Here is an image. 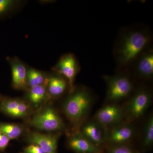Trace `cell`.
Here are the masks:
<instances>
[{"mask_svg":"<svg viewBox=\"0 0 153 153\" xmlns=\"http://www.w3.org/2000/svg\"><path fill=\"white\" fill-rule=\"evenodd\" d=\"M136 131V130L133 123L125 121L111 128L108 129L105 147L131 144V142L135 135Z\"/></svg>","mask_w":153,"mask_h":153,"instance_id":"ba28073f","label":"cell"},{"mask_svg":"<svg viewBox=\"0 0 153 153\" xmlns=\"http://www.w3.org/2000/svg\"><path fill=\"white\" fill-rule=\"evenodd\" d=\"M48 76L43 71L27 66L28 88L44 84L47 81Z\"/></svg>","mask_w":153,"mask_h":153,"instance_id":"ac0fdd59","label":"cell"},{"mask_svg":"<svg viewBox=\"0 0 153 153\" xmlns=\"http://www.w3.org/2000/svg\"><path fill=\"white\" fill-rule=\"evenodd\" d=\"M152 93L150 88L140 85L135 88L123 107L124 121L133 123L142 117L151 104Z\"/></svg>","mask_w":153,"mask_h":153,"instance_id":"277c9868","label":"cell"},{"mask_svg":"<svg viewBox=\"0 0 153 153\" xmlns=\"http://www.w3.org/2000/svg\"><path fill=\"white\" fill-rule=\"evenodd\" d=\"M20 2L16 0H0V15L15 9Z\"/></svg>","mask_w":153,"mask_h":153,"instance_id":"44dd1931","label":"cell"},{"mask_svg":"<svg viewBox=\"0 0 153 153\" xmlns=\"http://www.w3.org/2000/svg\"><path fill=\"white\" fill-rule=\"evenodd\" d=\"M152 33L145 28L130 27L121 32L114 48L118 69L129 68L140 55L150 47Z\"/></svg>","mask_w":153,"mask_h":153,"instance_id":"6da1fadb","label":"cell"},{"mask_svg":"<svg viewBox=\"0 0 153 153\" xmlns=\"http://www.w3.org/2000/svg\"><path fill=\"white\" fill-rule=\"evenodd\" d=\"M106 84L105 102L120 104L131 96L135 89L134 84L129 68L118 69L114 75H105Z\"/></svg>","mask_w":153,"mask_h":153,"instance_id":"3957f363","label":"cell"},{"mask_svg":"<svg viewBox=\"0 0 153 153\" xmlns=\"http://www.w3.org/2000/svg\"><path fill=\"white\" fill-rule=\"evenodd\" d=\"M67 146L69 149L76 153H104V149L93 145L79 131L71 134L67 141Z\"/></svg>","mask_w":153,"mask_h":153,"instance_id":"7c38bea8","label":"cell"},{"mask_svg":"<svg viewBox=\"0 0 153 153\" xmlns=\"http://www.w3.org/2000/svg\"><path fill=\"white\" fill-rule=\"evenodd\" d=\"M47 81L43 85L30 88L27 89V97L28 102L30 104L37 107L42 104L45 100V99L48 96L47 89Z\"/></svg>","mask_w":153,"mask_h":153,"instance_id":"e0dca14e","label":"cell"},{"mask_svg":"<svg viewBox=\"0 0 153 153\" xmlns=\"http://www.w3.org/2000/svg\"><path fill=\"white\" fill-rule=\"evenodd\" d=\"M80 70L78 60L75 55L71 53H66L62 55L53 68L54 72L63 76L68 81V93L72 92L75 88L74 82Z\"/></svg>","mask_w":153,"mask_h":153,"instance_id":"8992f818","label":"cell"},{"mask_svg":"<svg viewBox=\"0 0 153 153\" xmlns=\"http://www.w3.org/2000/svg\"><path fill=\"white\" fill-rule=\"evenodd\" d=\"M0 131L7 136L10 140H16L22 135L24 128L18 124L1 123Z\"/></svg>","mask_w":153,"mask_h":153,"instance_id":"d6986e66","label":"cell"},{"mask_svg":"<svg viewBox=\"0 0 153 153\" xmlns=\"http://www.w3.org/2000/svg\"><path fill=\"white\" fill-rule=\"evenodd\" d=\"M143 135L140 145V152L150 150L153 144V115L151 114L146 120L143 128Z\"/></svg>","mask_w":153,"mask_h":153,"instance_id":"2e32d148","label":"cell"},{"mask_svg":"<svg viewBox=\"0 0 153 153\" xmlns=\"http://www.w3.org/2000/svg\"><path fill=\"white\" fill-rule=\"evenodd\" d=\"M47 89L49 97L58 98L63 96L67 91H69L68 81L63 76L54 72L48 76Z\"/></svg>","mask_w":153,"mask_h":153,"instance_id":"9a60e30c","label":"cell"},{"mask_svg":"<svg viewBox=\"0 0 153 153\" xmlns=\"http://www.w3.org/2000/svg\"><path fill=\"white\" fill-rule=\"evenodd\" d=\"M30 125L40 130L59 132L63 129L62 118L52 106H47L36 113L30 122Z\"/></svg>","mask_w":153,"mask_h":153,"instance_id":"5b68a950","label":"cell"},{"mask_svg":"<svg viewBox=\"0 0 153 153\" xmlns=\"http://www.w3.org/2000/svg\"><path fill=\"white\" fill-rule=\"evenodd\" d=\"M7 60L12 71L13 87L16 90H27V66L17 57H8Z\"/></svg>","mask_w":153,"mask_h":153,"instance_id":"8fae6325","label":"cell"},{"mask_svg":"<svg viewBox=\"0 0 153 153\" xmlns=\"http://www.w3.org/2000/svg\"><path fill=\"white\" fill-rule=\"evenodd\" d=\"M94 119L108 129L124 122L123 107L118 103H106L98 110Z\"/></svg>","mask_w":153,"mask_h":153,"instance_id":"52a82bcc","label":"cell"},{"mask_svg":"<svg viewBox=\"0 0 153 153\" xmlns=\"http://www.w3.org/2000/svg\"><path fill=\"white\" fill-rule=\"evenodd\" d=\"M7 136L0 131V151L4 150L8 146L10 141Z\"/></svg>","mask_w":153,"mask_h":153,"instance_id":"603a6c76","label":"cell"},{"mask_svg":"<svg viewBox=\"0 0 153 153\" xmlns=\"http://www.w3.org/2000/svg\"><path fill=\"white\" fill-rule=\"evenodd\" d=\"M79 131L96 146L104 149L108 131L106 128L93 119L85 121Z\"/></svg>","mask_w":153,"mask_h":153,"instance_id":"9c48e42d","label":"cell"},{"mask_svg":"<svg viewBox=\"0 0 153 153\" xmlns=\"http://www.w3.org/2000/svg\"><path fill=\"white\" fill-rule=\"evenodd\" d=\"M20 153H45L41 147L36 144H31L25 147Z\"/></svg>","mask_w":153,"mask_h":153,"instance_id":"7402d4cb","label":"cell"},{"mask_svg":"<svg viewBox=\"0 0 153 153\" xmlns=\"http://www.w3.org/2000/svg\"><path fill=\"white\" fill-rule=\"evenodd\" d=\"M94 98L90 89L83 85L75 86L74 90L69 93L63 103V111L67 119L74 126V132L79 131L87 120Z\"/></svg>","mask_w":153,"mask_h":153,"instance_id":"7a4b0ae2","label":"cell"},{"mask_svg":"<svg viewBox=\"0 0 153 153\" xmlns=\"http://www.w3.org/2000/svg\"><path fill=\"white\" fill-rule=\"evenodd\" d=\"M104 153H142L131 144L118 145L105 147Z\"/></svg>","mask_w":153,"mask_h":153,"instance_id":"ffe728a7","label":"cell"},{"mask_svg":"<svg viewBox=\"0 0 153 153\" xmlns=\"http://www.w3.org/2000/svg\"><path fill=\"white\" fill-rule=\"evenodd\" d=\"M58 135L32 132L28 135L27 141L38 145L45 153H57Z\"/></svg>","mask_w":153,"mask_h":153,"instance_id":"4fadbf2b","label":"cell"},{"mask_svg":"<svg viewBox=\"0 0 153 153\" xmlns=\"http://www.w3.org/2000/svg\"><path fill=\"white\" fill-rule=\"evenodd\" d=\"M0 108L6 114L15 118L26 117L31 111L30 103L19 99L5 100L2 102Z\"/></svg>","mask_w":153,"mask_h":153,"instance_id":"5bb4252c","label":"cell"},{"mask_svg":"<svg viewBox=\"0 0 153 153\" xmlns=\"http://www.w3.org/2000/svg\"><path fill=\"white\" fill-rule=\"evenodd\" d=\"M131 66L137 78L146 81L151 80L153 77L152 47H150L140 55L130 67Z\"/></svg>","mask_w":153,"mask_h":153,"instance_id":"30bf717a","label":"cell"}]
</instances>
